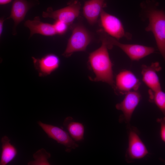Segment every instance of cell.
I'll list each match as a JSON object with an SVG mask.
<instances>
[{
  "mask_svg": "<svg viewBox=\"0 0 165 165\" xmlns=\"http://www.w3.org/2000/svg\"><path fill=\"white\" fill-rule=\"evenodd\" d=\"M108 49L106 45L102 42L100 47L89 54V62L95 75L93 80L106 82L115 89L112 64Z\"/></svg>",
  "mask_w": 165,
  "mask_h": 165,
  "instance_id": "1",
  "label": "cell"
},
{
  "mask_svg": "<svg viewBox=\"0 0 165 165\" xmlns=\"http://www.w3.org/2000/svg\"><path fill=\"white\" fill-rule=\"evenodd\" d=\"M98 33L100 41L106 45L108 49H112L114 46H117L132 61H138L153 53L155 51L154 49L151 47L121 43L102 29L100 30Z\"/></svg>",
  "mask_w": 165,
  "mask_h": 165,
  "instance_id": "2",
  "label": "cell"
},
{
  "mask_svg": "<svg viewBox=\"0 0 165 165\" xmlns=\"http://www.w3.org/2000/svg\"><path fill=\"white\" fill-rule=\"evenodd\" d=\"M146 15L149 24L145 30L153 33L158 49L165 61V13L151 9L147 10Z\"/></svg>",
  "mask_w": 165,
  "mask_h": 165,
  "instance_id": "3",
  "label": "cell"
},
{
  "mask_svg": "<svg viewBox=\"0 0 165 165\" xmlns=\"http://www.w3.org/2000/svg\"><path fill=\"white\" fill-rule=\"evenodd\" d=\"M92 38L90 34L84 26L79 24L74 25L62 55L68 57L75 52L86 51Z\"/></svg>",
  "mask_w": 165,
  "mask_h": 165,
  "instance_id": "4",
  "label": "cell"
},
{
  "mask_svg": "<svg viewBox=\"0 0 165 165\" xmlns=\"http://www.w3.org/2000/svg\"><path fill=\"white\" fill-rule=\"evenodd\" d=\"M127 127L128 145L125 158L127 163H131L136 160L144 157L148 152L139 136V131L137 128L130 125Z\"/></svg>",
  "mask_w": 165,
  "mask_h": 165,
  "instance_id": "5",
  "label": "cell"
},
{
  "mask_svg": "<svg viewBox=\"0 0 165 165\" xmlns=\"http://www.w3.org/2000/svg\"><path fill=\"white\" fill-rule=\"evenodd\" d=\"M100 24L102 30L110 36L118 40L123 37L128 39L131 35L126 32L120 20L103 9L100 15Z\"/></svg>",
  "mask_w": 165,
  "mask_h": 165,
  "instance_id": "6",
  "label": "cell"
},
{
  "mask_svg": "<svg viewBox=\"0 0 165 165\" xmlns=\"http://www.w3.org/2000/svg\"><path fill=\"white\" fill-rule=\"evenodd\" d=\"M38 125L49 138L64 146L66 152H69L79 147V145L70 136L69 133L62 128L51 124L44 123L40 121Z\"/></svg>",
  "mask_w": 165,
  "mask_h": 165,
  "instance_id": "7",
  "label": "cell"
},
{
  "mask_svg": "<svg viewBox=\"0 0 165 165\" xmlns=\"http://www.w3.org/2000/svg\"><path fill=\"white\" fill-rule=\"evenodd\" d=\"M81 7L79 2L74 1L68 6L53 11L50 8H48L46 12H43L42 16L60 20L69 25L79 16Z\"/></svg>",
  "mask_w": 165,
  "mask_h": 165,
  "instance_id": "8",
  "label": "cell"
},
{
  "mask_svg": "<svg viewBox=\"0 0 165 165\" xmlns=\"http://www.w3.org/2000/svg\"><path fill=\"white\" fill-rule=\"evenodd\" d=\"M125 94L123 100L117 104L116 108L123 113L119 117V122L125 123L127 127L130 125V123L132 114L141 99V95L137 90L129 91Z\"/></svg>",
  "mask_w": 165,
  "mask_h": 165,
  "instance_id": "9",
  "label": "cell"
},
{
  "mask_svg": "<svg viewBox=\"0 0 165 165\" xmlns=\"http://www.w3.org/2000/svg\"><path fill=\"white\" fill-rule=\"evenodd\" d=\"M115 80V88L122 94L131 91L137 90L141 84L135 75L128 70L120 72L116 75Z\"/></svg>",
  "mask_w": 165,
  "mask_h": 165,
  "instance_id": "10",
  "label": "cell"
},
{
  "mask_svg": "<svg viewBox=\"0 0 165 165\" xmlns=\"http://www.w3.org/2000/svg\"><path fill=\"white\" fill-rule=\"evenodd\" d=\"M34 67L39 76L45 77L50 75L59 67V57L53 53L48 54L40 58L32 57Z\"/></svg>",
  "mask_w": 165,
  "mask_h": 165,
  "instance_id": "11",
  "label": "cell"
},
{
  "mask_svg": "<svg viewBox=\"0 0 165 165\" xmlns=\"http://www.w3.org/2000/svg\"><path fill=\"white\" fill-rule=\"evenodd\" d=\"M161 68L157 62L153 63L149 66L143 64L141 67V73L142 80L149 90L156 91L161 89L157 72Z\"/></svg>",
  "mask_w": 165,
  "mask_h": 165,
  "instance_id": "12",
  "label": "cell"
},
{
  "mask_svg": "<svg viewBox=\"0 0 165 165\" xmlns=\"http://www.w3.org/2000/svg\"><path fill=\"white\" fill-rule=\"evenodd\" d=\"M106 0H88L85 2L83 8V14L91 25L96 23L103 8L106 6Z\"/></svg>",
  "mask_w": 165,
  "mask_h": 165,
  "instance_id": "13",
  "label": "cell"
},
{
  "mask_svg": "<svg viewBox=\"0 0 165 165\" xmlns=\"http://www.w3.org/2000/svg\"><path fill=\"white\" fill-rule=\"evenodd\" d=\"M24 25L30 31V38L35 34L46 36H52L57 34L53 24L42 22L38 16L32 20H27Z\"/></svg>",
  "mask_w": 165,
  "mask_h": 165,
  "instance_id": "14",
  "label": "cell"
},
{
  "mask_svg": "<svg viewBox=\"0 0 165 165\" xmlns=\"http://www.w3.org/2000/svg\"><path fill=\"white\" fill-rule=\"evenodd\" d=\"M31 4L26 0H14L8 19L11 18L14 21L13 34H16V28L17 25L24 19Z\"/></svg>",
  "mask_w": 165,
  "mask_h": 165,
  "instance_id": "15",
  "label": "cell"
},
{
  "mask_svg": "<svg viewBox=\"0 0 165 165\" xmlns=\"http://www.w3.org/2000/svg\"><path fill=\"white\" fill-rule=\"evenodd\" d=\"M63 125L75 141H80L84 139L85 128L82 123L75 121L72 117L68 116L64 119Z\"/></svg>",
  "mask_w": 165,
  "mask_h": 165,
  "instance_id": "16",
  "label": "cell"
},
{
  "mask_svg": "<svg viewBox=\"0 0 165 165\" xmlns=\"http://www.w3.org/2000/svg\"><path fill=\"white\" fill-rule=\"evenodd\" d=\"M10 141V139L7 136H4L1 138L0 165H7L13 161L17 155L16 148Z\"/></svg>",
  "mask_w": 165,
  "mask_h": 165,
  "instance_id": "17",
  "label": "cell"
},
{
  "mask_svg": "<svg viewBox=\"0 0 165 165\" xmlns=\"http://www.w3.org/2000/svg\"><path fill=\"white\" fill-rule=\"evenodd\" d=\"M149 101L156 105L165 117V92L162 89L148 91Z\"/></svg>",
  "mask_w": 165,
  "mask_h": 165,
  "instance_id": "18",
  "label": "cell"
},
{
  "mask_svg": "<svg viewBox=\"0 0 165 165\" xmlns=\"http://www.w3.org/2000/svg\"><path fill=\"white\" fill-rule=\"evenodd\" d=\"M34 160L29 162L28 165H50L48 160L51 157L50 154L45 149H39L33 155Z\"/></svg>",
  "mask_w": 165,
  "mask_h": 165,
  "instance_id": "19",
  "label": "cell"
},
{
  "mask_svg": "<svg viewBox=\"0 0 165 165\" xmlns=\"http://www.w3.org/2000/svg\"><path fill=\"white\" fill-rule=\"evenodd\" d=\"M57 34L62 35L67 31L68 25L66 23L59 20H56L53 24Z\"/></svg>",
  "mask_w": 165,
  "mask_h": 165,
  "instance_id": "20",
  "label": "cell"
},
{
  "mask_svg": "<svg viewBox=\"0 0 165 165\" xmlns=\"http://www.w3.org/2000/svg\"><path fill=\"white\" fill-rule=\"evenodd\" d=\"M156 121L160 126V135L162 140L165 143V117L158 118Z\"/></svg>",
  "mask_w": 165,
  "mask_h": 165,
  "instance_id": "21",
  "label": "cell"
},
{
  "mask_svg": "<svg viewBox=\"0 0 165 165\" xmlns=\"http://www.w3.org/2000/svg\"><path fill=\"white\" fill-rule=\"evenodd\" d=\"M5 20L3 18H2L0 20V36L2 35L3 29V24Z\"/></svg>",
  "mask_w": 165,
  "mask_h": 165,
  "instance_id": "22",
  "label": "cell"
},
{
  "mask_svg": "<svg viewBox=\"0 0 165 165\" xmlns=\"http://www.w3.org/2000/svg\"><path fill=\"white\" fill-rule=\"evenodd\" d=\"M12 0H0V5H4L9 3Z\"/></svg>",
  "mask_w": 165,
  "mask_h": 165,
  "instance_id": "23",
  "label": "cell"
}]
</instances>
